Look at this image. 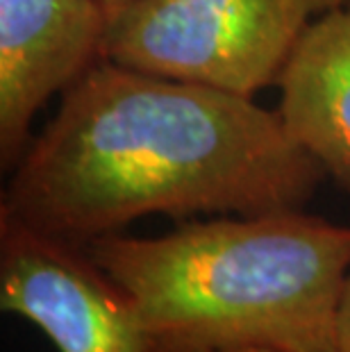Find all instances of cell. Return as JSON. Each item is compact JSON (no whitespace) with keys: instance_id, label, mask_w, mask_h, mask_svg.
<instances>
[{"instance_id":"cell-1","label":"cell","mask_w":350,"mask_h":352,"mask_svg":"<svg viewBox=\"0 0 350 352\" xmlns=\"http://www.w3.org/2000/svg\"><path fill=\"white\" fill-rule=\"evenodd\" d=\"M323 179L255 98L100 59L10 170L0 209L87 245L151 214L300 209Z\"/></svg>"},{"instance_id":"cell-2","label":"cell","mask_w":350,"mask_h":352,"mask_svg":"<svg viewBox=\"0 0 350 352\" xmlns=\"http://www.w3.org/2000/svg\"><path fill=\"white\" fill-rule=\"evenodd\" d=\"M87 250L162 352H334L348 226L303 207L221 214L160 236L105 234Z\"/></svg>"},{"instance_id":"cell-3","label":"cell","mask_w":350,"mask_h":352,"mask_svg":"<svg viewBox=\"0 0 350 352\" xmlns=\"http://www.w3.org/2000/svg\"><path fill=\"white\" fill-rule=\"evenodd\" d=\"M346 0H130L109 12L102 57L255 98L278 87L318 16Z\"/></svg>"},{"instance_id":"cell-4","label":"cell","mask_w":350,"mask_h":352,"mask_svg":"<svg viewBox=\"0 0 350 352\" xmlns=\"http://www.w3.org/2000/svg\"><path fill=\"white\" fill-rule=\"evenodd\" d=\"M0 307L30 320L57 352H157L125 291L87 245L0 209Z\"/></svg>"},{"instance_id":"cell-5","label":"cell","mask_w":350,"mask_h":352,"mask_svg":"<svg viewBox=\"0 0 350 352\" xmlns=\"http://www.w3.org/2000/svg\"><path fill=\"white\" fill-rule=\"evenodd\" d=\"M109 10L100 0H0V164L14 168L55 94L98 64Z\"/></svg>"},{"instance_id":"cell-6","label":"cell","mask_w":350,"mask_h":352,"mask_svg":"<svg viewBox=\"0 0 350 352\" xmlns=\"http://www.w3.org/2000/svg\"><path fill=\"white\" fill-rule=\"evenodd\" d=\"M278 89L289 137L350 196V0L309 25Z\"/></svg>"},{"instance_id":"cell-7","label":"cell","mask_w":350,"mask_h":352,"mask_svg":"<svg viewBox=\"0 0 350 352\" xmlns=\"http://www.w3.org/2000/svg\"><path fill=\"white\" fill-rule=\"evenodd\" d=\"M334 352H350V273L346 277L344 291L337 309V325H334Z\"/></svg>"},{"instance_id":"cell-8","label":"cell","mask_w":350,"mask_h":352,"mask_svg":"<svg viewBox=\"0 0 350 352\" xmlns=\"http://www.w3.org/2000/svg\"><path fill=\"white\" fill-rule=\"evenodd\" d=\"M102 5L107 7V10L111 12V10H116V7H121V5H125V3H130V0H100Z\"/></svg>"},{"instance_id":"cell-9","label":"cell","mask_w":350,"mask_h":352,"mask_svg":"<svg viewBox=\"0 0 350 352\" xmlns=\"http://www.w3.org/2000/svg\"><path fill=\"white\" fill-rule=\"evenodd\" d=\"M162 352V350H157ZM230 352H269V350H230Z\"/></svg>"}]
</instances>
